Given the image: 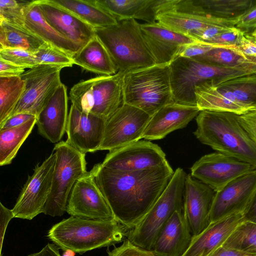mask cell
I'll return each instance as SVG.
<instances>
[{
	"mask_svg": "<svg viewBox=\"0 0 256 256\" xmlns=\"http://www.w3.org/2000/svg\"><path fill=\"white\" fill-rule=\"evenodd\" d=\"M93 168L96 184L114 219L128 230L134 228L152 208L174 174L168 162L132 172L110 170L101 163Z\"/></svg>",
	"mask_w": 256,
	"mask_h": 256,
	"instance_id": "obj_1",
	"label": "cell"
},
{
	"mask_svg": "<svg viewBox=\"0 0 256 256\" xmlns=\"http://www.w3.org/2000/svg\"><path fill=\"white\" fill-rule=\"evenodd\" d=\"M238 116L228 112L200 111L194 134L202 144L217 152L256 166V144Z\"/></svg>",
	"mask_w": 256,
	"mask_h": 256,
	"instance_id": "obj_2",
	"label": "cell"
},
{
	"mask_svg": "<svg viewBox=\"0 0 256 256\" xmlns=\"http://www.w3.org/2000/svg\"><path fill=\"white\" fill-rule=\"evenodd\" d=\"M128 232V229L114 218L93 220L71 216L54 225L47 236L64 251L82 254L121 242Z\"/></svg>",
	"mask_w": 256,
	"mask_h": 256,
	"instance_id": "obj_3",
	"label": "cell"
},
{
	"mask_svg": "<svg viewBox=\"0 0 256 256\" xmlns=\"http://www.w3.org/2000/svg\"><path fill=\"white\" fill-rule=\"evenodd\" d=\"M94 32L118 72L126 74L156 64L144 40L141 24L135 19L119 20L114 25L95 28Z\"/></svg>",
	"mask_w": 256,
	"mask_h": 256,
	"instance_id": "obj_4",
	"label": "cell"
},
{
	"mask_svg": "<svg viewBox=\"0 0 256 256\" xmlns=\"http://www.w3.org/2000/svg\"><path fill=\"white\" fill-rule=\"evenodd\" d=\"M125 104L154 115L174 103L170 65H158L126 73L124 78Z\"/></svg>",
	"mask_w": 256,
	"mask_h": 256,
	"instance_id": "obj_5",
	"label": "cell"
},
{
	"mask_svg": "<svg viewBox=\"0 0 256 256\" xmlns=\"http://www.w3.org/2000/svg\"><path fill=\"white\" fill-rule=\"evenodd\" d=\"M187 174L177 168L166 188L154 206L127 235L136 246L152 250L160 232L176 211H183L184 193Z\"/></svg>",
	"mask_w": 256,
	"mask_h": 256,
	"instance_id": "obj_6",
	"label": "cell"
},
{
	"mask_svg": "<svg viewBox=\"0 0 256 256\" xmlns=\"http://www.w3.org/2000/svg\"><path fill=\"white\" fill-rule=\"evenodd\" d=\"M174 103L197 106L196 86L204 82L256 74V68H228L178 56L170 64Z\"/></svg>",
	"mask_w": 256,
	"mask_h": 256,
	"instance_id": "obj_7",
	"label": "cell"
},
{
	"mask_svg": "<svg viewBox=\"0 0 256 256\" xmlns=\"http://www.w3.org/2000/svg\"><path fill=\"white\" fill-rule=\"evenodd\" d=\"M53 150L56 160L51 192L43 213L56 216H62L66 212L68 198L74 184L88 171L86 154L66 141L56 144Z\"/></svg>",
	"mask_w": 256,
	"mask_h": 256,
	"instance_id": "obj_8",
	"label": "cell"
},
{
	"mask_svg": "<svg viewBox=\"0 0 256 256\" xmlns=\"http://www.w3.org/2000/svg\"><path fill=\"white\" fill-rule=\"evenodd\" d=\"M63 68L38 65L23 74L20 77L25 82L24 90L10 116L27 114L37 117L62 83L60 74Z\"/></svg>",
	"mask_w": 256,
	"mask_h": 256,
	"instance_id": "obj_9",
	"label": "cell"
},
{
	"mask_svg": "<svg viewBox=\"0 0 256 256\" xmlns=\"http://www.w3.org/2000/svg\"><path fill=\"white\" fill-rule=\"evenodd\" d=\"M56 160V154L52 150L42 164L36 166L12 210L14 218L32 220L43 213L51 192Z\"/></svg>",
	"mask_w": 256,
	"mask_h": 256,
	"instance_id": "obj_10",
	"label": "cell"
},
{
	"mask_svg": "<svg viewBox=\"0 0 256 256\" xmlns=\"http://www.w3.org/2000/svg\"><path fill=\"white\" fill-rule=\"evenodd\" d=\"M150 118L144 111L124 104L106 120L98 150L110 152L140 140Z\"/></svg>",
	"mask_w": 256,
	"mask_h": 256,
	"instance_id": "obj_11",
	"label": "cell"
},
{
	"mask_svg": "<svg viewBox=\"0 0 256 256\" xmlns=\"http://www.w3.org/2000/svg\"><path fill=\"white\" fill-rule=\"evenodd\" d=\"M190 170L193 178L216 192L232 180L256 172V166L216 152L202 156Z\"/></svg>",
	"mask_w": 256,
	"mask_h": 256,
	"instance_id": "obj_12",
	"label": "cell"
},
{
	"mask_svg": "<svg viewBox=\"0 0 256 256\" xmlns=\"http://www.w3.org/2000/svg\"><path fill=\"white\" fill-rule=\"evenodd\" d=\"M66 212L71 216L89 219L114 218L96 184L93 168L76 182L68 198Z\"/></svg>",
	"mask_w": 256,
	"mask_h": 256,
	"instance_id": "obj_13",
	"label": "cell"
},
{
	"mask_svg": "<svg viewBox=\"0 0 256 256\" xmlns=\"http://www.w3.org/2000/svg\"><path fill=\"white\" fill-rule=\"evenodd\" d=\"M118 72L111 76H100L86 80L87 99L84 112L107 119L124 104V78Z\"/></svg>",
	"mask_w": 256,
	"mask_h": 256,
	"instance_id": "obj_14",
	"label": "cell"
},
{
	"mask_svg": "<svg viewBox=\"0 0 256 256\" xmlns=\"http://www.w3.org/2000/svg\"><path fill=\"white\" fill-rule=\"evenodd\" d=\"M167 162L165 153L158 144L138 140L110 151L101 164L110 170L132 172L160 166Z\"/></svg>",
	"mask_w": 256,
	"mask_h": 256,
	"instance_id": "obj_15",
	"label": "cell"
},
{
	"mask_svg": "<svg viewBox=\"0 0 256 256\" xmlns=\"http://www.w3.org/2000/svg\"><path fill=\"white\" fill-rule=\"evenodd\" d=\"M216 192L210 186L187 174L184 193V216L192 238L210 224V214Z\"/></svg>",
	"mask_w": 256,
	"mask_h": 256,
	"instance_id": "obj_16",
	"label": "cell"
},
{
	"mask_svg": "<svg viewBox=\"0 0 256 256\" xmlns=\"http://www.w3.org/2000/svg\"><path fill=\"white\" fill-rule=\"evenodd\" d=\"M106 120L83 112L72 104L66 128V142L85 154L98 151L102 140Z\"/></svg>",
	"mask_w": 256,
	"mask_h": 256,
	"instance_id": "obj_17",
	"label": "cell"
},
{
	"mask_svg": "<svg viewBox=\"0 0 256 256\" xmlns=\"http://www.w3.org/2000/svg\"><path fill=\"white\" fill-rule=\"evenodd\" d=\"M256 189V172L241 176L216 192L210 223L246 209Z\"/></svg>",
	"mask_w": 256,
	"mask_h": 256,
	"instance_id": "obj_18",
	"label": "cell"
},
{
	"mask_svg": "<svg viewBox=\"0 0 256 256\" xmlns=\"http://www.w3.org/2000/svg\"><path fill=\"white\" fill-rule=\"evenodd\" d=\"M141 30L158 65H170L184 46L196 42L192 37L174 32L158 22L141 24Z\"/></svg>",
	"mask_w": 256,
	"mask_h": 256,
	"instance_id": "obj_19",
	"label": "cell"
},
{
	"mask_svg": "<svg viewBox=\"0 0 256 256\" xmlns=\"http://www.w3.org/2000/svg\"><path fill=\"white\" fill-rule=\"evenodd\" d=\"M47 22L58 33L83 47L96 36L94 28L53 0H36Z\"/></svg>",
	"mask_w": 256,
	"mask_h": 256,
	"instance_id": "obj_20",
	"label": "cell"
},
{
	"mask_svg": "<svg viewBox=\"0 0 256 256\" xmlns=\"http://www.w3.org/2000/svg\"><path fill=\"white\" fill-rule=\"evenodd\" d=\"M256 4V0H178L176 11L236 24Z\"/></svg>",
	"mask_w": 256,
	"mask_h": 256,
	"instance_id": "obj_21",
	"label": "cell"
},
{
	"mask_svg": "<svg viewBox=\"0 0 256 256\" xmlns=\"http://www.w3.org/2000/svg\"><path fill=\"white\" fill-rule=\"evenodd\" d=\"M68 99L67 88L62 83L36 117L38 132L52 143L60 142L66 132Z\"/></svg>",
	"mask_w": 256,
	"mask_h": 256,
	"instance_id": "obj_22",
	"label": "cell"
},
{
	"mask_svg": "<svg viewBox=\"0 0 256 256\" xmlns=\"http://www.w3.org/2000/svg\"><path fill=\"white\" fill-rule=\"evenodd\" d=\"M200 112L198 106L174 102L166 105L151 116L142 138L148 140L164 138L172 132L185 128Z\"/></svg>",
	"mask_w": 256,
	"mask_h": 256,
	"instance_id": "obj_23",
	"label": "cell"
},
{
	"mask_svg": "<svg viewBox=\"0 0 256 256\" xmlns=\"http://www.w3.org/2000/svg\"><path fill=\"white\" fill-rule=\"evenodd\" d=\"M96 4L117 21L138 19L156 22L157 16L168 11L172 0H96Z\"/></svg>",
	"mask_w": 256,
	"mask_h": 256,
	"instance_id": "obj_24",
	"label": "cell"
},
{
	"mask_svg": "<svg viewBox=\"0 0 256 256\" xmlns=\"http://www.w3.org/2000/svg\"><path fill=\"white\" fill-rule=\"evenodd\" d=\"M192 238L183 211H176L158 234L152 250L157 256H182Z\"/></svg>",
	"mask_w": 256,
	"mask_h": 256,
	"instance_id": "obj_25",
	"label": "cell"
},
{
	"mask_svg": "<svg viewBox=\"0 0 256 256\" xmlns=\"http://www.w3.org/2000/svg\"><path fill=\"white\" fill-rule=\"evenodd\" d=\"M245 220L244 212H238L210 223L200 234L192 238L182 256H207L222 246L236 228Z\"/></svg>",
	"mask_w": 256,
	"mask_h": 256,
	"instance_id": "obj_26",
	"label": "cell"
},
{
	"mask_svg": "<svg viewBox=\"0 0 256 256\" xmlns=\"http://www.w3.org/2000/svg\"><path fill=\"white\" fill-rule=\"evenodd\" d=\"M195 94L200 111L228 112L238 115L248 112L220 80H212L196 86Z\"/></svg>",
	"mask_w": 256,
	"mask_h": 256,
	"instance_id": "obj_27",
	"label": "cell"
},
{
	"mask_svg": "<svg viewBox=\"0 0 256 256\" xmlns=\"http://www.w3.org/2000/svg\"><path fill=\"white\" fill-rule=\"evenodd\" d=\"M24 28L45 42L73 56L82 47L56 30L43 16L36 0L29 2L24 15Z\"/></svg>",
	"mask_w": 256,
	"mask_h": 256,
	"instance_id": "obj_28",
	"label": "cell"
},
{
	"mask_svg": "<svg viewBox=\"0 0 256 256\" xmlns=\"http://www.w3.org/2000/svg\"><path fill=\"white\" fill-rule=\"evenodd\" d=\"M74 64L101 76H111L118 70L106 47L96 36L73 56Z\"/></svg>",
	"mask_w": 256,
	"mask_h": 256,
	"instance_id": "obj_29",
	"label": "cell"
},
{
	"mask_svg": "<svg viewBox=\"0 0 256 256\" xmlns=\"http://www.w3.org/2000/svg\"><path fill=\"white\" fill-rule=\"evenodd\" d=\"M156 20L174 32L188 36L194 32L210 26L233 27L236 24L233 22L179 12L175 10L158 14Z\"/></svg>",
	"mask_w": 256,
	"mask_h": 256,
	"instance_id": "obj_30",
	"label": "cell"
},
{
	"mask_svg": "<svg viewBox=\"0 0 256 256\" xmlns=\"http://www.w3.org/2000/svg\"><path fill=\"white\" fill-rule=\"evenodd\" d=\"M53 0L76 14L94 29L107 27L118 23L115 18L96 4V0Z\"/></svg>",
	"mask_w": 256,
	"mask_h": 256,
	"instance_id": "obj_31",
	"label": "cell"
},
{
	"mask_svg": "<svg viewBox=\"0 0 256 256\" xmlns=\"http://www.w3.org/2000/svg\"><path fill=\"white\" fill-rule=\"evenodd\" d=\"M44 43L24 27L0 22V50L18 48L34 53Z\"/></svg>",
	"mask_w": 256,
	"mask_h": 256,
	"instance_id": "obj_32",
	"label": "cell"
},
{
	"mask_svg": "<svg viewBox=\"0 0 256 256\" xmlns=\"http://www.w3.org/2000/svg\"><path fill=\"white\" fill-rule=\"evenodd\" d=\"M36 122L34 117L23 124L0 130V166L10 164Z\"/></svg>",
	"mask_w": 256,
	"mask_h": 256,
	"instance_id": "obj_33",
	"label": "cell"
},
{
	"mask_svg": "<svg viewBox=\"0 0 256 256\" xmlns=\"http://www.w3.org/2000/svg\"><path fill=\"white\" fill-rule=\"evenodd\" d=\"M193 59L228 68H256V64L246 59L235 47H216Z\"/></svg>",
	"mask_w": 256,
	"mask_h": 256,
	"instance_id": "obj_34",
	"label": "cell"
},
{
	"mask_svg": "<svg viewBox=\"0 0 256 256\" xmlns=\"http://www.w3.org/2000/svg\"><path fill=\"white\" fill-rule=\"evenodd\" d=\"M24 88L20 76L0 77V124L10 116Z\"/></svg>",
	"mask_w": 256,
	"mask_h": 256,
	"instance_id": "obj_35",
	"label": "cell"
},
{
	"mask_svg": "<svg viewBox=\"0 0 256 256\" xmlns=\"http://www.w3.org/2000/svg\"><path fill=\"white\" fill-rule=\"evenodd\" d=\"M248 112L256 110V74L220 80Z\"/></svg>",
	"mask_w": 256,
	"mask_h": 256,
	"instance_id": "obj_36",
	"label": "cell"
},
{
	"mask_svg": "<svg viewBox=\"0 0 256 256\" xmlns=\"http://www.w3.org/2000/svg\"><path fill=\"white\" fill-rule=\"evenodd\" d=\"M222 246L256 255V224L244 220Z\"/></svg>",
	"mask_w": 256,
	"mask_h": 256,
	"instance_id": "obj_37",
	"label": "cell"
},
{
	"mask_svg": "<svg viewBox=\"0 0 256 256\" xmlns=\"http://www.w3.org/2000/svg\"><path fill=\"white\" fill-rule=\"evenodd\" d=\"M34 54L38 65H52L65 68L71 67L74 64L72 56L46 42Z\"/></svg>",
	"mask_w": 256,
	"mask_h": 256,
	"instance_id": "obj_38",
	"label": "cell"
},
{
	"mask_svg": "<svg viewBox=\"0 0 256 256\" xmlns=\"http://www.w3.org/2000/svg\"><path fill=\"white\" fill-rule=\"evenodd\" d=\"M29 2L0 0V22L24 26L26 7Z\"/></svg>",
	"mask_w": 256,
	"mask_h": 256,
	"instance_id": "obj_39",
	"label": "cell"
},
{
	"mask_svg": "<svg viewBox=\"0 0 256 256\" xmlns=\"http://www.w3.org/2000/svg\"><path fill=\"white\" fill-rule=\"evenodd\" d=\"M0 58L24 68L38 66L34 53L22 49H0Z\"/></svg>",
	"mask_w": 256,
	"mask_h": 256,
	"instance_id": "obj_40",
	"label": "cell"
},
{
	"mask_svg": "<svg viewBox=\"0 0 256 256\" xmlns=\"http://www.w3.org/2000/svg\"><path fill=\"white\" fill-rule=\"evenodd\" d=\"M108 256H157L152 250H147L139 247L128 238L122 245L115 247L111 251L107 250Z\"/></svg>",
	"mask_w": 256,
	"mask_h": 256,
	"instance_id": "obj_41",
	"label": "cell"
},
{
	"mask_svg": "<svg viewBox=\"0 0 256 256\" xmlns=\"http://www.w3.org/2000/svg\"><path fill=\"white\" fill-rule=\"evenodd\" d=\"M244 33L234 26L230 30L218 34L206 43L218 46H236L240 42Z\"/></svg>",
	"mask_w": 256,
	"mask_h": 256,
	"instance_id": "obj_42",
	"label": "cell"
},
{
	"mask_svg": "<svg viewBox=\"0 0 256 256\" xmlns=\"http://www.w3.org/2000/svg\"><path fill=\"white\" fill-rule=\"evenodd\" d=\"M236 49L246 59L256 64V36L252 32L244 33Z\"/></svg>",
	"mask_w": 256,
	"mask_h": 256,
	"instance_id": "obj_43",
	"label": "cell"
},
{
	"mask_svg": "<svg viewBox=\"0 0 256 256\" xmlns=\"http://www.w3.org/2000/svg\"><path fill=\"white\" fill-rule=\"evenodd\" d=\"M216 47H235L229 46H218L210 44L196 41L184 46L180 50L178 56L194 58L200 56L212 48Z\"/></svg>",
	"mask_w": 256,
	"mask_h": 256,
	"instance_id": "obj_44",
	"label": "cell"
},
{
	"mask_svg": "<svg viewBox=\"0 0 256 256\" xmlns=\"http://www.w3.org/2000/svg\"><path fill=\"white\" fill-rule=\"evenodd\" d=\"M233 27L213 26L197 30L189 36L196 41L206 42L218 34L232 30Z\"/></svg>",
	"mask_w": 256,
	"mask_h": 256,
	"instance_id": "obj_45",
	"label": "cell"
},
{
	"mask_svg": "<svg viewBox=\"0 0 256 256\" xmlns=\"http://www.w3.org/2000/svg\"><path fill=\"white\" fill-rule=\"evenodd\" d=\"M235 26L244 33L256 29V4L240 18Z\"/></svg>",
	"mask_w": 256,
	"mask_h": 256,
	"instance_id": "obj_46",
	"label": "cell"
},
{
	"mask_svg": "<svg viewBox=\"0 0 256 256\" xmlns=\"http://www.w3.org/2000/svg\"><path fill=\"white\" fill-rule=\"evenodd\" d=\"M238 117L242 126L256 144V110L238 115Z\"/></svg>",
	"mask_w": 256,
	"mask_h": 256,
	"instance_id": "obj_47",
	"label": "cell"
},
{
	"mask_svg": "<svg viewBox=\"0 0 256 256\" xmlns=\"http://www.w3.org/2000/svg\"><path fill=\"white\" fill-rule=\"evenodd\" d=\"M14 218L12 210L6 208L0 202V256H2L4 238L10 221Z\"/></svg>",
	"mask_w": 256,
	"mask_h": 256,
	"instance_id": "obj_48",
	"label": "cell"
},
{
	"mask_svg": "<svg viewBox=\"0 0 256 256\" xmlns=\"http://www.w3.org/2000/svg\"><path fill=\"white\" fill-rule=\"evenodd\" d=\"M25 68L0 58V77L20 76Z\"/></svg>",
	"mask_w": 256,
	"mask_h": 256,
	"instance_id": "obj_49",
	"label": "cell"
},
{
	"mask_svg": "<svg viewBox=\"0 0 256 256\" xmlns=\"http://www.w3.org/2000/svg\"><path fill=\"white\" fill-rule=\"evenodd\" d=\"M34 117L36 116L27 114H18L12 116L0 124V130L21 126Z\"/></svg>",
	"mask_w": 256,
	"mask_h": 256,
	"instance_id": "obj_50",
	"label": "cell"
},
{
	"mask_svg": "<svg viewBox=\"0 0 256 256\" xmlns=\"http://www.w3.org/2000/svg\"><path fill=\"white\" fill-rule=\"evenodd\" d=\"M207 256H256L238 250L220 246Z\"/></svg>",
	"mask_w": 256,
	"mask_h": 256,
	"instance_id": "obj_51",
	"label": "cell"
},
{
	"mask_svg": "<svg viewBox=\"0 0 256 256\" xmlns=\"http://www.w3.org/2000/svg\"><path fill=\"white\" fill-rule=\"evenodd\" d=\"M244 217L246 220L256 224V189L244 212Z\"/></svg>",
	"mask_w": 256,
	"mask_h": 256,
	"instance_id": "obj_52",
	"label": "cell"
},
{
	"mask_svg": "<svg viewBox=\"0 0 256 256\" xmlns=\"http://www.w3.org/2000/svg\"><path fill=\"white\" fill-rule=\"evenodd\" d=\"M28 256H61L59 248L56 245L48 243L40 251L32 254Z\"/></svg>",
	"mask_w": 256,
	"mask_h": 256,
	"instance_id": "obj_53",
	"label": "cell"
},
{
	"mask_svg": "<svg viewBox=\"0 0 256 256\" xmlns=\"http://www.w3.org/2000/svg\"><path fill=\"white\" fill-rule=\"evenodd\" d=\"M76 252L71 250L64 251L62 256H75Z\"/></svg>",
	"mask_w": 256,
	"mask_h": 256,
	"instance_id": "obj_54",
	"label": "cell"
},
{
	"mask_svg": "<svg viewBox=\"0 0 256 256\" xmlns=\"http://www.w3.org/2000/svg\"><path fill=\"white\" fill-rule=\"evenodd\" d=\"M252 32L256 36V29L254 30V31Z\"/></svg>",
	"mask_w": 256,
	"mask_h": 256,
	"instance_id": "obj_55",
	"label": "cell"
}]
</instances>
